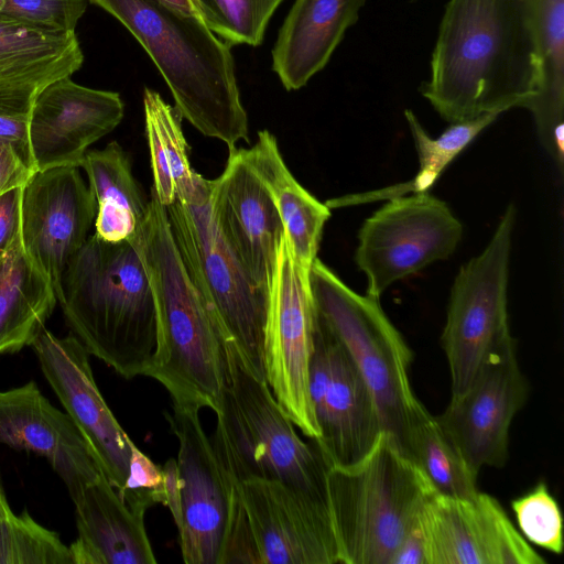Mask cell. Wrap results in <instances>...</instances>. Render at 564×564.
I'll list each match as a JSON object with an SVG mask.
<instances>
[{
    "mask_svg": "<svg viewBox=\"0 0 564 564\" xmlns=\"http://www.w3.org/2000/svg\"><path fill=\"white\" fill-rule=\"evenodd\" d=\"M534 0H449L421 91L449 123L524 107L538 93Z\"/></svg>",
    "mask_w": 564,
    "mask_h": 564,
    "instance_id": "obj_1",
    "label": "cell"
},
{
    "mask_svg": "<svg viewBox=\"0 0 564 564\" xmlns=\"http://www.w3.org/2000/svg\"><path fill=\"white\" fill-rule=\"evenodd\" d=\"M56 299L72 335L90 356L128 380L148 375L158 321L137 237L109 242L88 236L67 264Z\"/></svg>",
    "mask_w": 564,
    "mask_h": 564,
    "instance_id": "obj_2",
    "label": "cell"
},
{
    "mask_svg": "<svg viewBox=\"0 0 564 564\" xmlns=\"http://www.w3.org/2000/svg\"><path fill=\"white\" fill-rule=\"evenodd\" d=\"M88 1L116 18L141 44L165 80L182 119L229 150L240 140L249 143L231 45L200 18L160 0Z\"/></svg>",
    "mask_w": 564,
    "mask_h": 564,
    "instance_id": "obj_3",
    "label": "cell"
},
{
    "mask_svg": "<svg viewBox=\"0 0 564 564\" xmlns=\"http://www.w3.org/2000/svg\"><path fill=\"white\" fill-rule=\"evenodd\" d=\"M137 243L158 321V347L147 377L159 381L173 403L214 411L224 383L226 340L185 270L166 208L152 192Z\"/></svg>",
    "mask_w": 564,
    "mask_h": 564,
    "instance_id": "obj_4",
    "label": "cell"
},
{
    "mask_svg": "<svg viewBox=\"0 0 564 564\" xmlns=\"http://www.w3.org/2000/svg\"><path fill=\"white\" fill-rule=\"evenodd\" d=\"M326 484L341 564H390L436 492L383 431L357 462L328 467Z\"/></svg>",
    "mask_w": 564,
    "mask_h": 564,
    "instance_id": "obj_5",
    "label": "cell"
},
{
    "mask_svg": "<svg viewBox=\"0 0 564 564\" xmlns=\"http://www.w3.org/2000/svg\"><path fill=\"white\" fill-rule=\"evenodd\" d=\"M214 412L217 425L210 438L221 466L236 481L278 480L328 505V465L317 446L299 436L267 381L256 377L229 344Z\"/></svg>",
    "mask_w": 564,
    "mask_h": 564,
    "instance_id": "obj_6",
    "label": "cell"
},
{
    "mask_svg": "<svg viewBox=\"0 0 564 564\" xmlns=\"http://www.w3.org/2000/svg\"><path fill=\"white\" fill-rule=\"evenodd\" d=\"M185 270L216 318L226 344L265 380L263 339L269 295L254 285L220 232L210 204V180L195 194L165 207ZM267 381V380H265Z\"/></svg>",
    "mask_w": 564,
    "mask_h": 564,
    "instance_id": "obj_7",
    "label": "cell"
},
{
    "mask_svg": "<svg viewBox=\"0 0 564 564\" xmlns=\"http://www.w3.org/2000/svg\"><path fill=\"white\" fill-rule=\"evenodd\" d=\"M310 286L317 313L343 343L376 402L381 427L402 451L422 403L410 383L413 354L380 305V299L347 286L316 258Z\"/></svg>",
    "mask_w": 564,
    "mask_h": 564,
    "instance_id": "obj_8",
    "label": "cell"
},
{
    "mask_svg": "<svg viewBox=\"0 0 564 564\" xmlns=\"http://www.w3.org/2000/svg\"><path fill=\"white\" fill-rule=\"evenodd\" d=\"M514 221L510 205L486 248L460 267L452 285L441 336L452 395L469 387L489 357L516 345L507 310Z\"/></svg>",
    "mask_w": 564,
    "mask_h": 564,
    "instance_id": "obj_9",
    "label": "cell"
},
{
    "mask_svg": "<svg viewBox=\"0 0 564 564\" xmlns=\"http://www.w3.org/2000/svg\"><path fill=\"white\" fill-rule=\"evenodd\" d=\"M463 225L429 192L390 198L358 232L355 261L367 278L366 294L380 299L394 282L453 254Z\"/></svg>",
    "mask_w": 564,
    "mask_h": 564,
    "instance_id": "obj_10",
    "label": "cell"
},
{
    "mask_svg": "<svg viewBox=\"0 0 564 564\" xmlns=\"http://www.w3.org/2000/svg\"><path fill=\"white\" fill-rule=\"evenodd\" d=\"M316 315L310 273L292 259L283 237L268 299L263 365L281 409L308 440L319 437L310 397Z\"/></svg>",
    "mask_w": 564,
    "mask_h": 564,
    "instance_id": "obj_11",
    "label": "cell"
},
{
    "mask_svg": "<svg viewBox=\"0 0 564 564\" xmlns=\"http://www.w3.org/2000/svg\"><path fill=\"white\" fill-rule=\"evenodd\" d=\"M313 343L310 397L319 437L312 441L328 467L349 465L365 456L382 432L376 402L354 359L318 313Z\"/></svg>",
    "mask_w": 564,
    "mask_h": 564,
    "instance_id": "obj_12",
    "label": "cell"
},
{
    "mask_svg": "<svg viewBox=\"0 0 564 564\" xmlns=\"http://www.w3.org/2000/svg\"><path fill=\"white\" fill-rule=\"evenodd\" d=\"M200 408L173 403L164 415L178 444L182 496L178 541L186 564H220L230 503L238 485L221 466L200 422Z\"/></svg>",
    "mask_w": 564,
    "mask_h": 564,
    "instance_id": "obj_13",
    "label": "cell"
},
{
    "mask_svg": "<svg viewBox=\"0 0 564 564\" xmlns=\"http://www.w3.org/2000/svg\"><path fill=\"white\" fill-rule=\"evenodd\" d=\"M516 345L489 357L469 387L452 395L435 416L441 429L475 471L501 468L509 456V429L528 398Z\"/></svg>",
    "mask_w": 564,
    "mask_h": 564,
    "instance_id": "obj_14",
    "label": "cell"
},
{
    "mask_svg": "<svg viewBox=\"0 0 564 564\" xmlns=\"http://www.w3.org/2000/svg\"><path fill=\"white\" fill-rule=\"evenodd\" d=\"M42 372L109 482L122 492L132 441L102 398L89 354L72 334L57 337L45 327L31 345Z\"/></svg>",
    "mask_w": 564,
    "mask_h": 564,
    "instance_id": "obj_15",
    "label": "cell"
},
{
    "mask_svg": "<svg viewBox=\"0 0 564 564\" xmlns=\"http://www.w3.org/2000/svg\"><path fill=\"white\" fill-rule=\"evenodd\" d=\"M96 214V199L78 167L35 171L23 185V249L55 295L67 264L88 238Z\"/></svg>",
    "mask_w": 564,
    "mask_h": 564,
    "instance_id": "obj_16",
    "label": "cell"
},
{
    "mask_svg": "<svg viewBox=\"0 0 564 564\" xmlns=\"http://www.w3.org/2000/svg\"><path fill=\"white\" fill-rule=\"evenodd\" d=\"M420 524L427 564H544L500 503L478 491L471 498L435 492Z\"/></svg>",
    "mask_w": 564,
    "mask_h": 564,
    "instance_id": "obj_17",
    "label": "cell"
},
{
    "mask_svg": "<svg viewBox=\"0 0 564 564\" xmlns=\"http://www.w3.org/2000/svg\"><path fill=\"white\" fill-rule=\"evenodd\" d=\"M261 564H338L329 506L278 481L238 482Z\"/></svg>",
    "mask_w": 564,
    "mask_h": 564,
    "instance_id": "obj_18",
    "label": "cell"
},
{
    "mask_svg": "<svg viewBox=\"0 0 564 564\" xmlns=\"http://www.w3.org/2000/svg\"><path fill=\"white\" fill-rule=\"evenodd\" d=\"M118 93L82 86L66 76L45 86L34 99L29 142L35 171L79 167L89 145L122 120Z\"/></svg>",
    "mask_w": 564,
    "mask_h": 564,
    "instance_id": "obj_19",
    "label": "cell"
},
{
    "mask_svg": "<svg viewBox=\"0 0 564 564\" xmlns=\"http://www.w3.org/2000/svg\"><path fill=\"white\" fill-rule=\"evenodd\" d=\"M210 204L227 243L254 285L269 295L283 226L243 149L229 150L224 172L210 180Z\"/></svg>",
    "mask_w": 564,
    "mask_h": 564,
    "instance_id": "obj_20",
    "label": "cell"
},
{
    "mask_svg": "<svg viewBox=\"0 0 564 564\" xmlns=\"http://www.w3.org/2000/svg\"><path fill=\"white\" fill-rule=\"evenodd\" d=\"M0 445L44 457L73 501L101 473L72 419L34 381L0 391Z\"/></svg>",
    "mask_w": 564,
    "mask_h": 564,
    "instance_id": "obj_21",
    "label": "cell"
},
{
    "mask_svg": "<svg viewBox=\"0 0 564 564\" xmlns=\"http://www.w3.org/2000/svg\"><path fill=\"white\" fill-rule=\"evenodd\" d=\"M78 536L69 546L73 564H154L144 523L156 505L148 490L121 495L102 473L73 501Z\"/></svg>",
    "mask_w": 564,
    "mask_h": 564,
    "instance_id": "obj_22",
    "label": "cell"
},
{
    "mask_svg": "<svg viewBox=\"0 0 564 564\" xmlns=\"http://www.w3.org/2000/svg\"><path fill=\"white\" fill-rule=\"evenodd\" d=\"M83 62L75 31L43 29L0 14V116L29 120L39 93L72 76Z\"/></svg>",
    "mask_w": 564,
    "mask_h": 564,
    "instance_id": "obj_23",
    "label": "cell"
},
{
    "mask_svg": "<svg viewBox=\"0 0 564 564\" xmlns=\"http://www.w3.org/2000/svg\"><path fill=\"white\" fill-rule=\"evenodd\" d=\"M367 0H295L272 48V69L286 90L321 72L359 19Z\"/></svg>",
    "mask_w": 564,
    "mask_h": 564,
    "instance_id": "obj_24",
    "label": "cell"
},
{
    "mask_svg": "<svg viewBox=\"0 0 564 564\" xmlns=\"http://www.w3.org/2000/svg\"><path fill=\"white\" fill-rule=\"evenodd\" d=\"M243 153L274 203L292 259L310 273L317 258L323 228L330 217L329 208L294 178L270 131H259L254 145L243 149Z\"/></svg>",
    "mask_w": 564,
    "mask_h": 564,
    "instance_id": "obj_25",
    "label": "cell"
},
{
    "mask_svg": "<svg viewBox=\"0 0 564 564\" xmlns=\"http://www.w3.org/2000/svg\"><path fill=\"white\" fill-rule=\"evenodd\" d=\"M56 303L52 284L25 253L20 231L0 258V356L31 346Z\"/></svg>",
    "mask_w": 564,
    "mask_h": 564,
    "instance_id": "obj_26",
    "label": "cell"
},
{
    "mask_svg": "<svg viewBox=\"0 0 564 564\" xmlns=\"http://www.w3.org/2000/svg\"><path fill=\"white\" fill-rule=\"evenodd\" d=\"M80 166L97 204L95 235L109 242L135 238L147 217L149 199L122 147L111 141L101 150H89Z\"/></svg>",
    "mask_w": 564,
    "mask_h": 564,
    "instance_id": "obj_27",
    "label": "cell"
},
{
    "mask_svg": "<svg viewBox=\"0 0 564 564\" xmlns=\"http://www.w3.org/2000/svg\"><path fill=\"white\" fill-rule=\"evenodd\" d=\"M539 61L531 111L539 139L560 171L564 161V0H534Z\"/></svg>",
    "mask_w": 564,
    "mask_h": 564,
    "instance_id": "obj_28",
    "label": "cell"
},
{
    "mask_svg": "<svg viewBox=\"0 0 564 564\" xmlns=\"http://www.w3.org/2000/svg\"><path fill=\"white\" fill-rule=\"evenodd\" d=\"M143 110L153 177L151 192L164 207L176 199H189L202 175L191 166L181 115L151 88H144Z\"/></svg>",
    "mask_w": 564,
    "mask_h": 564,
    "instance_id": "obj_29",
    "label": "cell"
},
{
    "mask_svg": "<svg viewBox=\"0 0 564 564\" xmlns=\"http://www.w3.org/2000/svg\"><path fill=\"white\" fill-rule=\"evenodd\" d=\"M499 115L494 112L470 120L453 122L440 137L433 139L422 127L415 113L410 109L404 110V117L419 156V171L414 178L386 189L332 199L326 202L327 206L332 208L427 192L444 169Z\"/></svg>",
    "mask_w": 564,
    "mask_h": 564,
    "instance_id": "obj_30",
    "label": "cell"
},
{
    "mask_svg": "<svg viewBox=\"0 0 564 564\" xmlns=\"http://www.w3.org/2000/svg\"><path fill=\"white\" fill-rule=\"evenodd\" d=\"M404 453L422 470L436 492L471 498L479 491L478 474L467 465L435 416L423 404L409 426Z\"/></svg>",
    "mask_w": 564,
    "mask_h": 564,
    "instance_id": "obj_31",
    "label": "cell"
},
{
    "mask_svg": "<svg viewBox=\"0 0 564 564\" xmlns=\"http://www.w3.org/2000/svg\"><path fill=\"white\" fill-rule=\"evenodd\" d=\"M283 0H193L199 18L230 45L258 46Z\"/></svg>",
    "mask_w": 564,
    "mask_h": 564,
    "instance_id": "obj_32",
    "label": "cell"
},
{
    "mask_svg": "<svg viewBox=\"0 0 564 564\" xmlns=\"http://www.w3.org/2000/svg\"><path fill=\"white\" fill-rule=\"evenodd\" d=\"M519 532L531 543L552 553L564 549L561 509L544 482L511 501Z\"/></svg>",
    "mask_w": 564,
    "mask_h": 564,
    "instance_id": "obj_33",
    "label": "cell"
},
{
    "mask_svg": "<svg viewBox=\"0 0 564 564\" xmlns=\"http://www.w3.org/2000/svg\"><path fill=\"white\" fill-rule=\"evenodd\" d=\"M87 0H0V14L43 29L75 31Z\"/></svg>",
    "mask_w": 564,
    "mask_h": 564,
    "instance_id": "obj_34",
    "label": "cell"
},
{
    "mask_svg": "<svg viewBox=\"0 0 564 564\" xmlns=\"http://www.w3.org/2000/svg\"><path fill=\"white\" fill-rule=\"evenodd\" d=\"M39 532L28 511L14 514L0 485V564H26Z\"/></svg>",
    "mask_w": 564,
    "mask_h": 564,
    "instance_id": "obj_35",
    "label": "cell"
},
{
    "mask_svg": "<svg viewBox=\"0 0 564 564\" xmlns=\"http://www.w3.org/2000/svg\"><path fill=\"white\" fill-rule=\"evenodd\" d=\"M138 489L151 491L155 497L156 503L164 505L162 467L156 465L132 443L129 470L122 492L124 490Z\"/></svg>",
    "mask_w": 564,
    "mask_h": 564,
    "instance_id": "obj_36",
    "label": "cell"
},
{
    "mask_svg": "<svg viewBox=\"0 0 564 564\" xmlns=\"http://www.w3.org/2000/svg\"><path fill=\"white\" fill-rule=\"evenodd\" d=\"M23 186L0 195V258L21 231V202Z\"/></svg>",
    "mask_w": 564,
    "mask_h": 564,
    "instance_id": "obj_37",
    "label": "cell"
},
{
    "mask_svg": "<svg viewBox=\"0 0 564 564\" xmlns=\"http://www.w3.org/2000/svg\"><path fill=\"white\" fill-rule=\"evenodd\" d=\"M34 172L11 144L0 140V195L23 186Z\"/></svg>",
    "mask_w": 564,
    "mask_h": 564,
    "instance_id": "obj_38",
    "label": "cell"
},
{
    "mask_svg": "<svg viewBox=\"0 0 564 564\" xmlns=\"http://www.w3.org/2000/svg\"><path fill=\"white\" fill-rule=\"evenodd\" d=\"M164 506L169 508L173 521L180 530L182 525V496L178 481L177 463L169 458L162 466Z\"/></svg>",
    "mask_w": 564,
    "mask_h": 564,
    "instance_id": "obj_39",
    "label": "cell"
},
{
    "mask_svg": "<svg viewBox=\"0 0 564 564\" xmlns=\"http://www.w3.org/2000/svg\"><path fill=\"white\" fill-rule=\"evenodd\" d=\"M390 564H427L420 519L399 545Z\"/></svg>",
    "mask_w": 564,
    "mask_h": 564,
    "instance_id": "obj_40",
    "label": "cell"
},
{
    "mask_svg": "<svg viewBox=\"0 0 564 564\" xmlns=\"http://www.w3.org/2000/svg\"><path fill=\"white\" fill-rule=\"evenodd\" d=\"M184 13L195 15L199 18L198 11L193 0H160Z\"/></svg>",
    "mask_w": 564,
    "mask_h": 564,
    "instance_id": "obj_41",
    "label": "cell"
}]
</instances>
